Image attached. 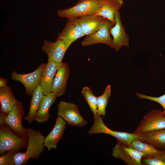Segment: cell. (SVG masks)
Returning a JSON list of instances; mask_svg holds the SVG:
<instances>
[{
	"label": "cell",
	"instance_id": "1",
	"mask_svg": "<svg viewBox=\"0 0 165 165\" xmlns=\"http://www.w3.org/2000/svg\"><path fill=\"white\" fill-rule=\"evenodd\" d=\"M28 143L26 152L15 153L14 160L15 165H24L31 159L38 158L44 150V137L40 130L26 128Z\"/></svg>",
	"mask_w": 165,
	"mask_h": 165
},
{
	"label": "cell",
	"instance_id": "2",
	"mask_svg": "<svg viewBox=\"0 0 165 165\" xmlns=\"http://www.w3.org/2000/svg\"><path fill=\"white\" fill-rule=\"evenodd\" d=\"M101 2L102 0H79L73 6L58 11L57 14L60 17L67 20L78 19L86 16L95 15Z\"/></svg>",
	"mask_w": 165,
	"mask_h": 165
},
{
	"label": "cell",
	"instance_id": "3",
	"mask_svg": "<svg viewBox=\"0 0 165 165\" xmlns=\"http://www.w3.org/2000/svg\"><path fill=\"white\" fill-rule=\"evenodd\" d=\"M28 138L22 137L12 131L4 124L0 125V155L9 151L16 153L26 148Z\"/></svg>",
	"mask_w": 165,
	"mask_h": 165
},
{
	"label": "cell",
	"instance_id": "4",
	"mask_svg": "<svg viewBox=\"0 0 165 165\" xmlns=\"http://www.w3.org/2000/svg\"><path fill=\"white\" fill-rule=\"evenodd\" d=\"M97 113L94 116V123L88 132L90 134H106L115 138L120 142L130 145L132 141L135 139L141 138V134L119 132L113 130L108 128L104 123L103 118Z\"/></svg>",
	"mask_w": 165,
	"mask_h": 165
},
{
	"label": "cell",
	"instance_id": "5",
	"mask_svg": "<svg viewBox=\"0 0 165 165\" xmlns=\"http://www.w3.org/2000/svg\"><path fill=\"white\" fill-rule=\"evenodd\" d=\"M57 115L69 125L80 127L87 123L80 114L78 107L73 103L61 101L57 105Z\"/></svg>",
	"mask_w": 165,
	"mask_h": 165
},
{
	"label": "cell",
	"instance_id": "6",
	"mask_svg": "<svg viewBox=\"0 0 165 165\" xmlns=\"http://www.w3.org/2000/svg\"><path fill=\"white\" fill-rule=\"evenodd\" d=\"M165 128V116L159 110L147 113L134 133L138 134Z\"/></svg>",
	"mask_w": 165,
	"mask_h": 165
},
{
	"label": "cell",
	"instance_id": "7",
	"mask_svg": "<svg viewBox=\"0 0 165 165\" xmlns=\"http://www.w3.org/2000/svg\"><path fill=\"white\" fill-rule=\"evenodd\" d=\"M112 155L116 159H119L128 165H141L142 160L145 155L136 150L130 145L117 141L112 148Z\"/></svg>",
	"mask_w": 165,
	"mask_h": 165
},
{
	"label": "cell",
	"instance_id": "8",
	"mask_svg": "<svg viewBox=\"0 0 165 165\" xmlns=\"http://www.w3.org/2000/svg\"><path fill=\"white\" fill-rule=\"evenodd\" d=\"M24 114L23 105L18 101L13 109L7 115L4 124L17 134L28 138L26 128L24 127L22 121Z\"/></svg>",
	"mask_w": 165,
	"mask_h": 165
},
{
	"label": "cell",
	"instance_id": "9",
	"mask_svg": "<svg viewBox=\"0 0 165 165\" xmlns=\"http://www.w3.org/2000/svg\"><path fill=\"white\" fill-rule=\"evenodd\" d=\"M46 63H42L34 71L28 74H22L15 71L11 72V79L21 82L24 86L27 94L32 96L39 83L42 72Z\"/></svg>",
	"mask_w": 165,
	"mask_h": 165
},
{
	"label": "cell",
	"instance_id": "10",
	"mask_svg": "<svg viewBox=\"0 0 165 165\" xmlns=\"http://www.w3.org/2000/svg\"><path fill=\"white\" fill-rule=\"evenodd\" d=\"M71 44L62 39H57L55 42L44 41L42 46V51L48 57V60L61 64L67 49Z\"/></svg>",
	"mask_w": 165,
	"mask_h": 165
},
{
	"label": "cell",
	"instance_id": "11",
	"mask_svg": "<svg viewBox=\"0 0 165 165\" xmlns=\"http://www.w3.org/2000/svg\"><path fill=\"white\" fill-rule=\"evenodd\" d=\"M114 25L108 19L98 30L90 35H86L81 43L82 46H88L97 43H103L111 47L112 38L111 36L110 29Z\"/></svg>",
	"mask_w": 165,
	"mask_h": 165
},
{
	"label": "cell",
	"instance_id": "12",
	"mask_svg": "<svg viewBox=\"0 0 165 165\" xmlns=\"http://www.w3.org/2000/svg\"><path fill=\"white\" fill-rule=\"evenodd\" d=\"M114 18L115 24L110 29V33L112 37L111 48L117 52L123 46H129L130 38L126 32L119 11L115 14Z\"/></svg>",
	"mask_w": 165,
	"mask_h": 165
},
{
	"label": "cell",
	"instance_id": "13",
	"mask_svg": "<svg viewBox=\"0 0 165 165\" xmlns=\"http://www.w3.org/2000/svg\"><path fill=\"white\" fill-rule=\"evenodd\" d=\"M69 75L68 65L66 63H62L53 79L51 92L56 93L58 97L64 95L66 92Z\"/></svg>",
	"mask_w": 165,
	"mask_h": 165
},
{
	"label": "cell",
	"instance_id": "14",
	"mask_svg": "<svg viewBox=\"0 0 165 165\" xmlns=\"http://www.w3.org/2000/svg\"><path fill=\"white\" fill-rule=\"evenodd\" d=\"M85 35L77 19L67 20L64 28L58 34L57 39H62L72 44Z\"/></svg>",
	"mask_w": 165,
	"mask_h": 165
},
{
	"label": "cell",
	"instance_id": "15",
	"mask_svg": "<svg viewBox=\"0 0 165 165\" xmlns=\"http://www.w3.org/2000/svg\"><path fill=\"white\" fill-rule=\"evenodd\" d=\"M66 123L61 117L58 116L57 118L53 128L44 138V145L49 151L57 148L58 143L63 138Z\"/></svg>",
	"mask_w": 165,
	"mask_h": 165
},
{
	"label": "cell",
	"instance_id": "16",
	"mask_svg": "<svg viewBox=\"0 0 165 165\" xmlns=\"http://www.w3.org/2000/svg\"><path fill=\"white\" fill-rule=\"evenodd\" d=\"M61 64L48 60L42 72L39 82L43 95L51 92L53 79Z\"/></svg>",
	"mask_w": 165,
	"mask_h": 165
},
{
	"label": "cell",
	"instance_id": "17",
	"mask_svg": "<svg viewBox=\"0 0 165 165\" xmlns=\"http://www.w3.org/2000/svg\"><path fill=\"white\" fill-rule=\"evenodd\" d=\"M77 19L85 35H90L98 30L108 20L96 15L86 16Z\"/></svg>",
	"mask_w": 165,
	"mask_h": 165
},
{
	"label": "cell",
	"instance_id": "18",
	"mask_svg": "<svg viewBox=\"0 0 165 165\" xmlns=\"http://www.w3.org/2000/svg\"><path fill=\"white\" fill-rule=\"evenodd\" d=\"M124 4L123 0H102L101 7L95 15L106 18L115 24V14Z\"/></svg>",
	"mask_w": 165,
	"mask_h": 165
},
{
	"label": "cell",
	"instance_id": "19",
	"mask_svg": "<svg viewBox=\"0 0 165 165\" xmlns=\"http://www.w3.org/2000/svg\"><path fill=\"white\" fill-rule=\"evenodd\" d=\"M57 97H58L57 94L53 92H50L46 94L43 95L34 120L39 123H44L48 120L50 117V108Z\"/></svg>",
	"mask_w": 165,
	"mask_h": 165
},
{
	"label": "cell",
	"instance_id": "20",
	"mask_svg": "<svg viewBox=\"0 0 165 165\" xmlns=\"http://www.w3.org/2000/svg\"><path fill=\"white\" fill-rule=\"evenodd\" d=\"M140 140L150 144L156 149L165 151V128L141 134Z\"/></svg>",
	"mask_w": 165,
	"mask_h": 165
},
{
	"label": "cell",
	"instance_id": "21",
	"mask_svg": "<svg viewBox=\"0 0 165 165\" xmlns=\"http://www.w3.org/2000/svg\"><path fill=\"white\" fill-rule=\"evenodd\" d=\"M17 101L10 87L7 86L5 87L0 88L1 111L7 115Z\"/></svg>",
	"mask_w": 165,
	"mask_h": 165
},
{
	"label": "cell",
	"instance_id": "22",
	"mask_svg": "<svg viewBox=\"0 0 165 165\" xmlns=\"http://www.w3.org/2000/svg\"><path fill=\"white\" fill-rule=\"evenodd\" d=\"M43 94L39 83L34 91L31 100L30 109L24 119L31 123L34 119Z\"/></svg>",
	"mask_w": 165,
	"mask_h": 165
},
{
	"label": "cell",
	"instance_id": "23",
	"mask_svg": "<svg viewBox=\"0 0 165 165\" xmlns=\"http://www.w3.org/2000/svg\"><path fill=\"white\" fill-rule=\"evenodd\" d=\"M130 145L136 150L143 153L145 155L144 157L154 156L165 152L156 149L150 144L142 141L139 138L134 140Z\"/></svg>",
	"mask_w": 165,
	"mask_h": 165
},
{
	"label": "cell",
	"instance_id": "24",
	"mask_svg": "<svg viewBox=\"0 0 165 165\" xmlns=\"http://www.w3.org/2000/svg\"><path fill=\"white\" fill-rule=\"evenodd\" d=\"M81 93L95 116L97 113V97L95 96L90 88L87 86L83 88Z\"/></svg>",
	"mask_w": 165,
	"mask_h": 165
},
{
	"label": "cell",
	"instance_id": "25",
	"mask_svg": "<svg viewBox=\"0 0 165 165\" xmlns=\"http://www.w3.org/2000/svg\"><path fill=\"white\" fill-rule=\"evenodd\" d=\"M111 89L110 85H108L103 94L97 97V113L101 116L106 115L105 108L111 95Z\"/></svg>",
	"mask_w": 165,
	"mask_h": 165
},
{
	"label": "cell",
	"instance_id": "26",
	"mask_svg": "<svg viewBox=\"0 0 165 165\" xmlns=\"http://www.w3.org/2000/svg\"><path fill=\"white\" fill-rule=\"evenodd\" d=\"M142 160L147 165H165V152L154 156L143 157Z\"/></svg>",
	"mask_w": 165,
	"mask_h": 165
},
{
	"label": "cell",
	"instance_id": "27",
	"mask_svg": "<svg viewBox=\"0 0 165 165\" xmlns=\"http://www.w3.org/2000/svg\"><path fill=\"white\" fill-rule=\"evenodd\" d=\"M136 95L139 98L145 99L156 102L160 104L163 108V112L165 116V94L158 97H153L137 93Z\"/></svg>",
	"mask_w": 165,
	"mask_h": 165
},
{
	"label": "cell",
	"instance_id": "28",
	"mask_svg": "<svg viewBox=\"0 0 165 165\" xmlns=\"http://www.w3.org/2000/svg\"><path fill=\"white\" fill-rule=\"evenodd\" d=\"M16 152L11 151H6L0 157V165H15L14 160Z\"/></svg>",
	"mask_w": 165,
	"mask_h": 165
},
{
	"label": "cell",
	"instance_id": "29",
	"mask_svg": "<svg viewBox=\"0 0 165 165\" xmlns=\"http://www.w3.org/2000/svg\"><path fill=\"white\" fill-rule=\"evenodd\" d=\"M7 115L1 111L0 113V125L4 124Z\"/></svg>",
	"mask_w": 165,
	"mask_h": 165
},
{
	"label": "cell",
	"instance_id": "30",
	"mask_svg": "<svg viewBox=\"0 0 165 165\" xmlns=\"http://www.w3.org/2000/svg\"><path fill=\"white\" fill-rule=\"evenodd\" d=\"M7 79L0 77V88L5 87L7 86Z\"/></svg>",
	"mask_w": 165,
	"mask_h": 165
}]
</instances>
